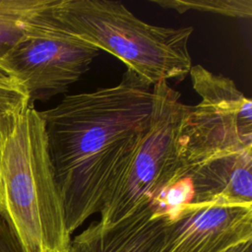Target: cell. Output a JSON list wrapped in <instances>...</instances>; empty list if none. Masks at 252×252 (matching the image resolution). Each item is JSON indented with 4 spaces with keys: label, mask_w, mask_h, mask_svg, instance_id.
I'll list each match as a JSON object with an SVG mask.
<instances>
[{
    "label": "cell",
    "mask_w": 252,
    "mask_h": 252,
    "mask_svg": "<svg viewBox=\"0 0 252 252\" xmlns=\"http://www.w3.org/2000/svg\"><path fill=\"white\" fill-rule=\"evenodd\" d=\"M153 102V86L127 69L116 86L66 95L39 111L70 234L99 213L150 120Z\"/></svg>",
    "instance_id": "1"
},
{
    "label": "cell",
    "mask_w": 252,
    "mask_h": 252,
    "mask_svg": "<svg viewBox=\"0 0 252 252\" xmlns=\"http://www.w3.org/2000/svg\"><path fill=\"white\" fill-rule=\"evenodd\" d=\"M1 201L26 252H70L71 234L44 124L33 103L27 107L5 146Z\"/></svg>",
    "instance_id": "2"
},
{
    "label": "cell",
    "mask_w": 252,
    "mask_h": 252,
    "mask_svg": "<svg viewBox=\"0 0 252 252\" xmlns=\"http://www.w3.org/2000/svg\"><path fill=\"white\" fill-rule=\"evenodd\" d=\"M52 16L69 34L115 56L151 86L189 75L192 28L147 24L112 0H57Z\"/></svg>",
    "instance_id": "3"
},
{
    "label": "cell",
    "mask_w": 252,
    "mask_h": 252,
    "mask_svg": "<svg viewBox=\"0 0 252 252\" xmlns=\"http://www.w3.org/2000/svg\"><path fill=\"white\" fill-rule=\"evenodd\" d=\"M153 93L150 120L105 193L96 220L101 225L115 223L146 206L185 169L178 158V142L188 105L165 81L153 86Z\"/></svg>",
    "instance_id": "4"
},
{
    "label": "cell",
    "mask_w": 252,
    "mask_h": 252,
    "mask_svg": "<svg viewBox=\"0 0 252 252\" xmlns=\"http://www.w3.org/2000/svg\"><path fill=\"white\" fill-rule=\"evenodd\" d=\"M201 101L188 105L178 158L188 169L231 153L252 150V102L233 81L201 65L189 72Z\"/></svg>",
    "instance_id": "5"
},
{
    "label": "cell",
    "mask_w": 252,
    "mask_h": 252,
    "mask_svg": "<svg viewBox=\"0 0 252 252\" xmlns=\"http://www.w3.org/2000/svg\"><path fill=\"white\" fill-rule=\"evenodd\" d=\"M50 6L2 62L7 76L28 92L31 102L67 91L88 72L99 50L69 34L55 21Z\"/></svg>",
    "instance_id": "6"
},
{
    "label": "cell",
    "mask_w": 252,
    "mask_h": 252,
    "mask_svg": "<svg viewBox=\"0 0 252 252\" xmlns=\"http://www.w3.org/2000/svg\"><path fill=\"white\" fill-rule=\"evenodd\" d=\"M252 241V205L190 201L173 208L158 252H226Z\"/></svg>",
    "instance_id": "7"
},
{
    "label": "cell",
    "mask_w": 252,
    "mask_h": 252,
    "mask_svg": "<svg viewBox=\"0 0 252 252\" xmlns=\"http://www.w3.org/2000/svg\"><path fill=\"white\" fill-rule=\"evenodd\" d=\"M170 211L167 201L157 194L146 206L115 223L92 222L71 239L70 252H158Z\"/></svg>",
    "instance_id": "8"
},
{
    "label": "cell",
    "mask_w": 252,
    "mask_h": 252,
    "mask_svg": "<svg viewBox=\"0 0 252 252\" xmlns=\"http://www.w3.org/2000/svg\"><path fill=\"white\" fill-rule=\"evenodd\" d=\"M190 176L194 202L252 205V150L208 160Z\"/></svg>",
    "instance_id": "9"
},
{
    "label": "cell",
    "mask_w": 252,
    "mask_h": 252,
    "mask_svg": "<svg viewBox=\"0 0 252 252\" xmlns=\"http://www.w3.org/2000/svg\"><path fill=\"white\" fill-rule=\"evenodd\" d=\"M55 0H0V77L2 62Z\"/></svg>",
    "instance_id": "10"
},
{
    "label": "cell",
    "mask_w": 252,
    "mask_h": 252,
    "mask_svg": "<svg viewBox=\"0 0 252 252\" xmlns=\"http://www.w3.org/2000/svg\"><path fill=\"white\" fill-rule=\"evenodd\" d=\"M31 98L26 89L13 77H0V208H1V160L5 146Z\"/></svg>",
    "instance_id": "11"
},
{
    "label": "cell",
    "mask_w": 252,
    "mask_h": 252,
    "mask_svg": "<svg viewBox=\"0 0 252 252\" xmlns=\"http://www.w3.org/2000/svg\"><path fill=\"white\" fill-rule=\"evenodd\" d=\"M151 3L180 14L199 11L239 19L252 17L251 0H151Z\"/></svg>",
    "instance_id": "12"
},
{
    "label": "cell",
    "mask_w": 252,
    "mask_h": 252,
    "mask_svg": "<svg viewBox=\"0 0 252 252\" xmlns=\"http://www.w3.org/2000/svg\"><path fill=\"white\" fill-rule=\"evenodd\" d=\"M0 252H26L2 208H0Z\"/></svg>",
    "instance_id": "13"
},
{
    "label": "cell",
    "mask_w": 252,
    "mask_h": 252,
    "mask_svg": "<svg viewBox=\"0 0 252 252\" xmlns=\"http://www.w3.org/2000/svg\"><path fill=\"white\" fill-rule=\"evenodd\" d=\"M250 242H252V241H250ZM248 243H249V242H247V243H245V244H242V245H239V246H236V247H233V248L229 249V250L226 251V252H243Z\"/></svg>",
    "instance_id": "14"
},
{
    "label": "cell",
    "mask_w": 252,
    "mask_h": 252,
    "mask_svg": "<svg viewBox=\"0 0 252 252\" xmlns=\"http://www.w3.org/2000/svg\"><path fill=\"white\" fill-rule=\"evenodd\" d=\"M243 252H252V242H249Z\"/></svg>",
    "instance_id": "15"
}]
</instances>
